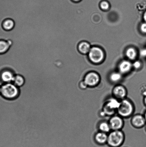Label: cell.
<instances>
[{
    "label": "cell",
    "instance_id": "15",
    "mask_svg": "<svg viewBox=\"0 0 146 147\" xmlns=\"http://www.w3.org/2000/svg\"><path fill=\"white\" fill-rule=\"evenodd\" d=\"M14 26L15 23L13 20L10 19L5 20L2 24L3 28L6 31H10L12 30L14 28Z\"/></svg>",
    "mask_w": 146,
    "mask_h": 147
},
{
    "label": "cell",
    "instance_id": "1",
    "mask_svg": "<svg viewBox=\"0 0 146 147\" xmlns=\"http://www.w3.org/2000/svg\"><path fill=\"white\" fill-rule=\"evenodd\" d=\"M135 111L134 103L127 98L120 100L119 107L117 109L118 115L123 118H128L133 116Z\"/></svg>",
    "mask_w": 146,
    "mask_h": 147
},
{
    "label": "cell",
    "instance_id": "2",
    "mask_svg": "<svg viewBox=\"0 0 146 147\" xmlns=\"http://www.w3.org/2000/svg\"><path fill=\"white\" fill-rule=\"evenodd\" d=\"M20 90L13 83H4L1 86V94L5 98L13 100L19 96Z\"/></svg>",
    "mask_w": 146,
    "mask_h": 147
},
{
    "label": "cell",
    "instance_id": "10",
    "mask_svg": "<svg viewBox=\"0 0 146 147\" xmlns=\"http://www.w3.org/2000/svg\"><path fill=\"white\" fill-rule=\"evenodd\" d=\"M15 75L11 70L6 69L0 74V79L3 84L13 83Z\"/></svg>",
    "mask_w": 146,
    "mask_h": 147
},
{
    "label": "cell",
    "instance_id": "22",
    "mask_svg": "<svg viewBox=\"0 0 146 147\" xmlns=\"http://www.w3.org/2000/svg\"><path fill=\"white\" fill-rule=\"evenodd\" d=\"M141 29L143 32L146 33V23H144L141 25Z\"/></svg>",
    "mask_w": 146,
    "mask_h": 147
},
{
    "label": "cell",
    "instance_id": "5",
    "mask_svg": "<svg viewBox=\"0 0 146 147\" xmlns=\"http://www.w3.org/2000/svg\"><path fill=\"white\" fill-rule=\"evenodd\" d=\"M108 122L111 131L121 130L124 126L123 118L119 115L111 116Z\"/></svg>",
    "mask_w": 146,
    "mask_h": 147
},
{
    "label": "cell",
    "instance_id": "6",
    "mask_svg": "<svg viewBox=\"0 0 146 147\" xmlns=\"http://www.w3.org/2000/svg\"><path fill=\"white\" fill-rule=\"evenodd\" d=\"M83 80L88 87L94 88L98 86L99 84L100 78L97 74L91 72L86 75Z\"/></svg>",
    "mask_w": 146,
    "mask_h": 147
},
{
    "label": "cell",
    "instance_id": "16",
    "mask_svg": "<svg viewBox=\"0 0 146 147\" xmlns=\"http://www.w3.org/2000/svg\"><path fill=\"white\" fill-rule=\"evenodd\" d=\"M131 63L128 61H124L120 64L119 70L120 72L122 73H128L131 70Z\"/></svg>",
    "mask_w": 146,
    "mask_h": 147
},
{
    "label": "cell",
    "instance_id": "3",
    "mask_svg": "<svg viewBox=\"0 0 146 147\" xmlns=\"http://www.w3.org/2000/svg\"><path fill=\"white\" fill-rule=\"evenodd\" d=\"M125 141V135L122 130L111 131L108 134L107 144L110 147H120Z\"/></svg>",
    "mask_w": 146,
    "mask_h": 147
},
{
    "label": "cell",
    "instance_id": "26",
    "mask_svg": "<svg viewBox=\"0 0 146 147\" xmlns=\"http://www.w3.org/2000/svg\"><path fill=\"white\" fill-rule=\"evenodd\" d=\"M144 20L146 22V11L144 14Z\"/></svg>",
    "mask_w": 146,
    "mask_h": 147
},
{
    "label": "cell",
    "instance_id": "23",
    "mask_svg": "<svg viewBox=\"0 0 146 147\" xmlns=\"http://www.w3.org/2000/svg\"><path fill=\"white\" fill-rule=\"evenodd\" d=\"M133 65L135 68L138 69L141 66V63L139 61H136L134 63Z\"/></svg>",
    "mask_w": 146,
    "mask_h": 147
},
{
    "label": "cell",
    "instance_id": "8",
    "mask_svg": "<svg viewBox=\"0 0 146 147\" xmlns=\"http://www.w3.org/2000/svg\"><path fill=\"white\" fill-rule=\"evenodd\" d=\"M131 123L134 127L136 129H141L144 127L146 125V121L144 115L137 114L132 116Z\"/></svg>",
    "mask_w": 146,
    "mask_h": 147
},
{
    "label": "cell",
    "instance_id": "25",
    "mask_svg": "<svg viewBox=\"0 0 146 147\" xmlns=\"http://www.w3.org/2000/svg\"><path fill=\"white\" fill-rule=\"evenodd\" d=\"M143 103L144 105H145V106L146 107V96H144L143 98Z\"/></svg>",
    "mask_w": 146,
    "mask_h": 147
},
{
    "label": "cell",
    "instance_id": "27",
    "mask_svg": "<svg viewBox=\"0 0 146 147\" xmlns=\"http://www.w3.org/2000/svg\"><path fill=\"white\" fill-rule=\"evenodd\" d=\"M144 117H145V120L146 121V110L145 111V112H144Z\"/></svg>",
    "mask_w": 146,
    "mask_h": 147
},
{
    "label": "cell",
    "instance_id": "7",
    "mask_svg": "<svg viewBox=\"0 0 146 147\" xmlns=\"http://www.w3.org/2000/svg\"><path fill=\"white\" fill-rule=\"evenodd\" d=\"M127 92L125 86L122 85L117 84L113 89V96L119 100H121L127 98Z\"/></svg>",
    "mask_w": 146,
    "mask_h": 147
},
{
    "label": "cell",
    "instance_id": "13",
    "mask_svg": "<svg viewBox=\"0 0 146 147\" xmlns=\"http://www.w3.org/2000/svg\"><path fill=\"white\" fill-rule=\"evenodd\" d=\"M98 128L99 131L104 132L108 134L111 131L108 121H102L100 122L98 125Z\"/></svg>",
    "mask_w": 146,
    "mask_h": 147
},
{
    "label": "cell",
    "instance_id": "18",
    "mask_svg": "<svg viewBox=\"0 0 146 147\" xmlns=\"http://www.w3.org/2000/svg\"><path fill=\"white\" fill-rule=\"evenodd\" d=\"M89 45L85 42L81 43L78 46V49L81 53L85 54L88 53L90 50Z\"/></svg>",
    "mask_w": 146,
    "mask_h": 147
},
{
    "label": "cell",
    "instance_id": "28",
    "mask_svg": "<svg viewBox=\"0 0 146 147\" xmlns=\"http://www.w3.org/2000/svg\"><path fill=\"white\" fill-rule=\"evenodd\" d=\"M72 1H79V0H72Z\"/></svg>",
    "mask_w": 146,
    "mask_h": 147
},
{
    "label": "cell",
    "instance_id": "4",
    "mask_svg": "<svg viewBox=\"0 0 146 147\" xmlns=\"http://www.w3.org/2000/svg\"><path fill=\"white\" fill-rule=\"evenodd\" d=\"M120 100L113 96L109 98L104 103L101 113L103 116H113L117 112L119 107Z\"/></svg>",
    "mask_w": 146,
    "mask_h": 147
},
{
    "label": "cell",
    "instance_id": "14",
    "mask_svg": "<svg viewBox=\"0 0 146 147\" xmlns=\"http://www.w3.org/2000/svg\"><path fill=\"white\" fill-rule=\"evenodd\" d=\"M25 82L23 76L20 75H16L14 77L13 83L18 87H21L24 86Z\"/></svg>",
    "mask_w": 146,
    "mask_h": 147
},
{
    "label": "cell",
    "instance_id": "17",
    "mask_svg": "<svg viewBox=\"0 0 146 147\" xmlns=\"http://www.w3.org/2000/svg\"><path fill=\"white\" fill-rule=\"evenodd\" d=\"M122 76L121 74L118 73H113L110 75V80L114 84H117L121 81Z\"/></svg>",
    "mask_w": 146,
    "mask_h": 147
},
{
    "label": "cell",
    "instance_id": "12",
    "mask_svg": "<svg viewBox=\"0 0 146 147\" xmlns=\"http://www.w3.org/2000/svg\"><path fill=\"white\" fill-rule=\"evenodd\" d=\"M12 44V41L11 40L7 41L0 40V54H4L8 51Z\"/></svg>",
    "mask_w": 146,
    "mask_h": 147
},
{
    "label": "cell",
    "instance_id": "9",
    "mask_svg": "<svg viewBox=\"0 0 146 147\" xmlns=\"http://www.w3.org/2000/svg\"><path fill=\"white\" fill-rule=\"evenodd\" d=\"M89 57L93 62L95 63H98L101 61L103 58V53L102 50L98 47H93L90 50Z\"/></svg>",
    "mask_w": 146,
    "mask_h": 147
},
{
    "label": "cell",
    "instance_id": "29",
    "mask_svg": "<svg viewBox=\"0 0 146 147\" xmlns=\"http://www.w3.org/2000/svg\"><path fill=\"white\" fill-rule=\"evenodd\" d=\"M145 131L146 132V125L145 126Z\"/></svg>",
    "mask_w": 146,
    "mask_h": 147
},
{
    "label": "cell",
    "instance_id": "11",
    "mask_svg": "<svg viewBox=\"0 0 146 147\" xmlns=\"http://www.w3.org/2000/svg\"><path fill=\"white\" fill-rule=\"evenodd\" d=\"M108 139V134L101 131L97 132L94 137V142L101 145L106 144Z\"/></svg>",
    "mask_w": 146,
    "mask_h": 147
},
{
    "label": "cell",
    "instance_id": "24",
    "mask_svg": "<svg viewBox=\"0 0 146 147\" xmlns=\"http://www.w3.org/2000/svg\"><path fill=\"white\" fill-rule=\"evenodd\" d=\"M141 55L143 56H146V50H143L141 52Z\"/></svg>",
    "mask_w": 146,
    "mask_h": 147
},
{
    "label": "cell",
    "instance_id": "20",
    "mask_svg": "<svg viewBox=\"0 0 146 147\" xmlns=\"http://www.w3.org/2000/svg\"><path fill=\"white\" fill-rule=\"evenodd\" d=\"M79 87L80 89H82V90H85L87 88H88V86L84 82V80L80 82L79 84Z\"/></svg>",
    "mask_w": 146,
    "mask_h": 147
},
{
    "label": "cell",
    "instance_id": "21",
    "mask_svg": "<svg viewBox=\"0 0 146 147\" xmlns=\"http://www.w3.org/2000/svg\"><path fill=\"white\" fill-rule=\"evenodd\" d=\"M101 8L104 9H107L108 8L109 5L108 3L106 1H103L101 3Z\"/></svg>",
    "mask_w": 146,
    "mask_h": 147
},
{
    "label": "cell",
    "instance_id": "30",
    "mask_svg": "<svg viewBox=\"0 0 146 147\" xmlns=\"http://www.w3.org/2000/svg\"><path fill=\"white\" fill-rule=\"evenodd\" d=\"M1 94V86H0V94Z\"/></svg>",
    "mask_w": 146,
    "mask_h": 147
},
{
    "label": "cell",
    "instance_id": "19",
    "mask_svg": "<svg viewBox=\"0 0 146 147\" xmlns=\"http://www.w3.org/2000/svg\"><path fill=\"white\" fill-rule=\"evenodd\" d=\"M127 55L129 58L131 59H133L136 56V53L134 49L130 48L127 50Z\"/></svg>",
    "mask_w": 146,
    "mask_h": 147
}]
</instances>
